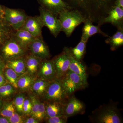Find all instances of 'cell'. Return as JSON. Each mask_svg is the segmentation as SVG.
Masks as SVG:
<instances>
[{
    "label": "cell",
    "instance_id": "1f68e13d",
    "mask_svg": "<svg viewBox=\"0 0 123 123\" xmlns=\"http://www.w3.org/2000/svg\"><path fill=\"white\" fill-rule=\"evenodd\" d=\"M30 99L32 103V106L30 115L31 117L36 119V116L39 107V101L38 98L34 95L30 96Z\"/></svg>",
    "mask_w": 123,
    "mask_h": 123
},
{
    "label": "cell",
    "instance_id": "9c48e42d",
    "mask_svg": "<svg viewBox=\"0 0 123 123\" xmlns=\"http://www.w3.org/2000/svg\"><path fill=\"white\" fill-rule=\"evenodd\" d=\"M52 60L56 72L57 78H60L69 70L71 61V53L69 48L65 47L62 53Z\"/></svg>",
    "mask_w": 123,
    "mask_h": 123
},
{
    "label": "cell",
    "instance_id": "d6a6232c",
    "mask_svg": "<svg viewBox=\"0 0 123 123\" xmlns=\"http://www.w3.org/2000/svg\"><path fill=\"white\" fill-rule=\"evenodd\" d=\"M46 117L45 102L39 101V107L36 119L39 121H42L45 120Z\"/></svg>",
    "mask_w": 123,
    "mask_h": 123
},
{
    "label": "cell",
    "instance_id": "4316f807",
    "mask_svg": "<svg viewBox=\"0 0 123 123\" xmlns=\"http://www.w3.org/2000/svg\"><path fill=\"white\" fill-rule=\"evenodd\" d=\"M15 106L13 102H9L6 104L0 112L1 116L9 118L15 112Z\"/></svg>",
    "mask_w": 123,
    "mask_h": 123
},
{
    "label": "cell",
    "instance_id": "f546056e",
    "mask_svg": "<svg viewBox=\"0 0 123 123\" xmlns=\"http://www.w3.org/2000/svg\"><path fill=\"white\" fill-rule=\"evenodd\" d=\"M15 89L10 84L3 85L0 86V96L4 97L10 96L15 92Z\"/></svg>",
    "mask_w": 123,
    "mask_h": 123
},
{
    "label": "cell",
    "instance_id": "d590c367",
    "mask_svg": "<svg viewBox=\"0 0 123 123\" xmlns=\"http://www.w3.org/2000/svg\"><path fill=\"white\" fill-rule=\"evenodd\" d=\"M39 121L34 117H31L27 118L26 119H24V123H38Z\"/></svg>",
    "mask_w": 123,
    "mask_h": 123
},
{
    "label": "cell",
    "instance_id": "74e56055",
    "mask_svg": "<svg viewBox=\"0 0 123 123\" xmlns=\"http://www.w3.org/2000/svg\"><path fill=\"white\" fill-rule=\"evenodd\" d=\"M114 6L123 8V0H116Z\"/></svg>",
    "mask_w": 123,
    "mask_h": 123
},
{
    "label": "cell",
    "instance_id": "83f0119b",
    "mask_svg": "<svg viewBox=\"0 0 123 123\" xmlns=\"http://www.w3.org/2000/svg\"><path fill=\"white\" fill-rule=\"evenodd\" d=\"M25 99L24 95L22 94H20L15 97L13 102L15 110L17 113L21 115H23V107Z\"/></svg>",
    "mask_w": 123,
    "mask_h": 123
},
{
    "label": "cell",
    "instance_id": "8992f818",
    "mask_svg": "<svg viewBox=\"0 0 123 123\" xmlns=\"http://www.w3.org/2000/svg\"><path fill=\"white\" fill-rule=\"evenodd\" d=\"M39 17L43 26L47 27L55 38L61 31V25L58 17L43 7H39Z\"/></svg>",
    "mask_w": 123,
    "mask_h": 123
},
{
    "label": "cell",
    "instance_id": "2e32d148",
    "mask_svg": "<svg viewBox=\"0 0 123 123\" xmlns=\"http://www.w3.org/2000/svg\"><path fill=\"white\" fill-rule=\"evenodd\" d=\"M84 24L81 39L84 42L87 43L91 36L97 34H100L104 37H109L101 30V26L98 24V25H94L91 20L86 19Z\"/></svg>",
    "mask_w": 123,
    "mask_h": 123
},
{
    "label": "cell",
    "instance_id": "ba28073f",
    "mask_svg": "<svg viewBox=\"0 0 123 123\" xmlns=\"http://www.w3.org/2000/svg\"><path fill=\"white\" fill-rule=\"evenodd\" d=\"M25 50L13 38L8 39L5 42L1 51L3 57L7 61L22 57L25 53Z\"/></svg>",
    "mask_w": 123,
    "mask_h": 123
},
{
    "label": "cell",
    "instance_id": "d6986e66",
    "mask_svg": "<svg viewBox=\"0 0 123 123\" xmlns=\"http://www.w3.org/2000/svg\"><path fill=\"white\" fill-rule=\"evenodd\" d=\"M45 102L46 118L64 115L65 103L58 102Z\"/></svg>",
    "mask_w": 123,
    "mask_h": 123
},
{
    "label": "cell",
    "instance_id": "5bb4252c",
    "mask_svg": "<svg viewBox=\"0 0 123 123\" xmlns=\"http://www.w3.org/2000/svg\"><path fill=\"white\" fill-rule=\"evenodd\" d=\"M43 25L39 16L29 17L21 29L29 31L34 37H42V29Z\"/></svg>",
    "mask_w": 123,
    "mask_h": 123
},
{
    "label": "cell",
    "instance_id": "4dcf8cb0",
    "mask_svg": "<svg viewBox=\"0 0 123 123\" xmlns=\"http://www.w3.org/2000/svg\"><path fill=\"white\" fill-rule=\"evenodd\" d=\"M68 117L65 115L47 117L45 118L46 123H66L68 121Z\"/></svg>",
    "mask_w": 123,
    "mask_h": 123
},
{
    "label": "cell",
    "instance_id": "30bf717a",
    "mask_svg": "<svg viewBox=\"0 0 123 123\" xmlns=\"http://www.w3.org/2000/svg\"><path fill=\"white\" fill-rule=\"evenodd\" d=\"M107 23L111 24L117 29L123 27V8L112 6L107 15L100 20L98 24L101 26Z\"/></svg>",
    "mask_w": 123,
    "mask_h": 123
},
{
    "label": "cell",
    "instance_id": "5b68a950",
    "mask_svg": "<svg viewBox=\"0 0 123 123\" xmlns=\"http://www.w3.org/2000/svg\"><path fill=\"white\" fill-rule=\"evenodd\" d=\"M59 79L63 87L69 96L77 90L84 89L87 87L79 75L68 70Z\"/></svg>",
    "mask_w": 123,
    "mask_h": 123
},
{
    "label": "cell",
    "instance_id": "7a4b0ae2",
    "mask_svg": "<svg viewBox=\"0 0 123 123\" xmlns=\"http://www.w3.org/2000/svg\"><path fill=\"white\" fill-rule=\"evenodd\" d=\"M92 123H121L123 118L116 104L110 103L99 107L89 116Z\"/></svg>",
    "mask_w": 123,
    "mask_h": 123
},
{
    "label": "cell",
    "instance_id": "8fae6325",
    "mask_svg": "<svg viewBox=\"0 0 123 123\" xmlns=\"http://www.w3.org/2000/svg\"><path fill=\"white\" fill-rule=\"evenodd\" d=\"M28 47L31 55L40 59H49L51 56L48 46L44 42L42 37L35 38Z\"/></svg>",
    "mask_w": 123,
    "mask_h": 123
},
{
    "label": "cell",
    "instance_id": "44dd1931",
    "mask_svg": "<svg viewBox=\"0 0 123 123\" xmlns=\"http://www.w3.org/2000/svg\"><path fill=\"white\" fill-rule=\"evenodd\" d=\"M25 60L26 73L35 77L37 75L40 64L42 60L32 55L27 56Z\"/></svg>",
    "mask_w": 123,
    "mask_h": 123
},
{
    "label": "cell",
    "instance_id": "8d00e7d4",
    "mask_svg": "<svg viewBox=\"0 0 123 123\" xmlns=\"http://www.w3.org/2000/svg\"><path fill=\"white\" fill-rule=\"evenodd\" d=\"M8 83L7 80L3 76L2 74H0V86Z\"/></svg>",
    "mask_w": 123,
    "mask_h": 123
},
{
    "label": "cell",
    "instance_id": "60d3db41",
    "mask_svg": "<svg viewBox=\"0 0 123 123\" xmlns=\"http://www.w3.org/2000/svg\"><path fill=\"white\" fill-rule=\"evenodd\" d=\"M4 62L2 59L0 57V74H2V70L4 68Z\"/></svg>",
    "mask_w": 123,
    "mask_h": 123
},
{
    "label": "cell",
    "instance_id": "603a6c76",
    "mask_svg": "<svg viewBox=\"0 0 123 123\" xmlns=\"http://www.w3.org/2000/svg\"><path fill=\"white\" fill-rule=\"evenodd\" d=\"M50 81L39 78L34 81L31 89L36 95L43 97Z\"/></svg>",
    "mask_w": 123,
    "mask_h": 123
},
{
    "label": "cell",
    "instance_id": "ac0fdd59",
    "mask_svg": "<svg viewBox=\"0 0 123 123\" xmlns=\"http://www.w3.org/2000/svg\"><path fill=\"white\" fill-rule=\"evenodd\" d=\"M6 66L12 69L19 76L26 73L25 60L23 56L6 61Z\"/></svg>",
    "mask_w": 123,
    "mask_h": 123
},
{
    "label": "cell",
    "instance_id": "484cf974",
    "mask_svg": "<svg viewBox=\"0 0 123 123\" xmlns=\"http://www.w3.org/2000/svg\"><path fill=\"white\" fill-rule=\"evenodd\" d=\"M5 77L7 82L15 89H18L17 82L19 76L14 70L8 68H6L4 72Z\"/></svg>",
    "mask_w": 123,
    "mask_h": 123
},
{
    "label": "cell",
    "instance_id": "cb8c5ba5",
    "mask_svg": "<svg viewBox=\"0 0 123 123\" xmlns=\"http://www.w3.org/2000/svg\"><path fill=\"white\" fill-rule=\"evenodd\" d=\"M35 80V77L25 73L19 77L17 82L18 89L22 91L29 90Z\"/></svg>",
    "mask_w": 123,
    "mask_h": 123
},
{
    "label": "cell",
    "instance_id": "f1b7e54d",
    "mask_svg": "<svg viewBox=\"0 0 123 123\" xmlns=\"http://www.w3.org/2000/svg\"><path fill=\"white\" fill-rule=\"evenodd\" d=\"M4 19L0 18V45L8 39L9 34L8 29L3 22Z\"/></svg>",
    "mask_w": 123,
    "mask_h": 123
},
{
    "label": "cell",
    "instance_id": "277c9868",
    "mask_svg": "<svg viewBox=\"0 0 123 123\" xmlns=\"http://www.w3.org/2000/svg\"><path fill=\"white\" fill-rule=\"evenodd\" d=\"M70 97L58 78L50 81L43 96L45 101L63 103H66Z\"/></svg>",
    "mask_w": 123,
    "mask_h": 123
},
{
    "label": "cell",
    "instance_id": "e575fe53",
    "mask_svg": "<svg viewBox=\"0 0 123 123\" xmlns=\"http://www.w3.org/2000/svg\"><path fill=\"white\" fill-rule=\"evenodd\" d=\"M8 119L10 123H23L24 120L22 115L15 112Z\"/></svg>",
    "mask_w": 123,
    "mask_h": 123
},
{
    "label": "cell",
    "instance_id": "7c38bea8",
    "mask_svg": "<svg viewBox=\"0 0 123 123\" xmlns=\"http://www.w3.org/2000/svg\"><path fill=\"white\" fill-rule=\"evenodd\" d=\"M85 111L84 103L72 95L65 103L64 115L69 117L78 114H83Z\"/></svg>",
    "mask_w": 123,
    "mask_h": 123
},
{
    "label": "cell",
    "instance_id": "b9f144b4",
    "mask_svg": "<svg viewBox=\"0 0 123 123\" xmlns=\"http://www.w3.org/2000/svg\"><path fill=\"white\" fill-rule=\"evenodd\" d=\"M1 99L0 98V106L1 105Z\"/></svg>",
    "mask_w": 123,
    "mask_h": 123
},
{
    "label": "cell",
    "instance_id": "d4e9b609",
    "mask_svg": "<svg viewBox=\"0 0 123 123\" xmlns=\"http://www.w3.org/2000/svg\"><path fill=\"white\" fill-rule=\"evenodd\" d=\"M86 43L81 39L76 47L69 48L70 53L73 57L78 60L82 61L85 54Z\"/></svg>",
    "mask_w": 123,
    "mask_h": 123
},
{
    "label": "cell",
    "instance_id": "836d02e7",
    "mask_svg": "<svg viewBox=\"0 0 123 123\" xmlns=\"http://www.w3.org/2000/svg\"><path fill=\"white\" fill-rule=\"evenodd\" d=\"M32 103L30 98H25L23 103V114L25 115H30L32 109Z\"/></svg>",
    "mask_w": 123,
    "mask_h": 123
},
{
    "label": "cell",
    "instance_id": "ab89813d",
    "mask_svg": "<svg viewBox=\"0 0 123 123\" xmlns=\"http://www.w3.org/2000/svg\"><path fill=\"white\" fill-rule=\"evenodd\" d=\"M0 123H10L8 118L0 116Z\"/></svg>",
    "mask_w": 123,
    "mask_h": 123
},
{
    "label": "cell",
    "instance_id": "e0dca14e",
    "mask_svg": "<svg viewBox=\"0 0 123 123\" xmlns=\"http://www.w3.org/2000/svg\"><path fill=\"white\" fill-rule=\"evenodd\" d=\"M69 70L79 75L82 79L86 85L88 86V75L86 65L82 62V61L76 59L73 57L71 54V61L69 68Z\"/></svg>",
    "mask_w": 123,
    "mask_h": 123
},
{
    "label": "cell",
    "instance_id": "ffe728a7",
    "mask_svg": "<svg viewBox=\"0 0 123 123\" xmlns=\"http://www.w3.org/2000/svg\"><path fill=\"white\" fill-rule=\"evenodd\" d=\"M14 38L20 45L26 49L35 39L30 32L24 29L16 31Z\"/></svg>",
    "mask_w": 123,
    "mask_h": 123
},
{
    "label": "cell",
    "instance_id": "9a60e30c",
    "mask_svg": "<svg viewBox=\"0 0 123 123\" xmlns=\"http://www.w3.org/2000/svg\"><path fill=\"white\" fill-rule=\"evenodd\" d=\"M40 6L50 11L57 17L62 11L72 9L63 0H37Z\"/></svg>",
    "mask_w": 123,
    "mask_h": 123
},
{
    "label": "cell",
    "instance_id": "52a82bcc",
    "mask_svg": "<svg viewBox=\"0 0 123 123\" xmlns=\"http://www.w3.org/2000/svg\"><path fill=\"white\" fill-rule=\"evenodd\" d=\"M28 17L24 12L19 10L5 8V21L15 30L22 27Z\"/></svg>",
    "mask_w": 123,
    "mask_h": 123
},
{
    "label": "cell",
    "instance_id": "3957f363",
    "mask_svg": "<svg viewBox=\"0 0 123 123\" xmlns=\"http://www.w3.org/2000/svg\"><path fill=\"white\" fill-rule=\"evenodd\" d=\"M58 17L61 24V31L68 37H70L77 27L84 23L86 19L80 12L74 9L62 11Z\"/></svg>",
    "mask_w": 123,
    "mask_h": 123
},
{
    "label": "cell",
    "instance_id": "4fadbf2b",
    "mask_svg": "<svg viewBox=\"0 0 123 123\" xmlns=\"http://www.w3.org/2000/svg\"><path fill=\"white\" fill-rule=\"evenodd\" d=\"M39 78L46 79L49 81L57 78L56 73L52 60H42L37 75Z\"/></svg>",
    "mask_w": 123,
    "mask_h": 123
},
{
    "label": "cell",
    "instance_id": "7402d4cb",
    "mask_svg": "<svg viewBox=\"0 0 123 123\" xmlns=\"http://www.w3.org/2000/svg\"><path fill=\"white\" fill-rule=\"evenodd\" d=\"M109 44L111 50L115 51L123 45V27L118 28L116 32L105 40Z\"/></svg>",
    "mask_w": 123,
    "mask_h": 123
},
{
    "label": "cell",
    "instance_id": "f35d334b",
    "mask_svg": "<svg viewBox=\"0 0 123 123\" xmlns=\"http://www.w3.org/2000/svg\"><path fill=\"white\" fill-rule=\"evenodd\" d=\"M5 8L0 5V18H4Z\"/></svg>",
    "mask_w": 123,
    "mask_h": 123
},
{
    "label": "cell",
    "instance_id": "6da1fadb",
    "mask_svg": "<svg viewBox=\"0 0 123 123\" xmlns=\"http://www.w3.org/2000/svg\"><path fill=\"white\" fill-rule=\"evenodd\" d=\"M72 9L80 12L86 19L98 23L107 15L116 0H63Z\"/></svg>",
    "mask_w": 123,
    "mask_h": 123
}]
</instances>
